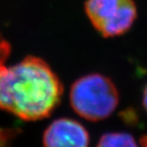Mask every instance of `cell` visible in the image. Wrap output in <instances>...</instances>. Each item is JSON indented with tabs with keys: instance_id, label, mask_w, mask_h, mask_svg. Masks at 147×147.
I'll list each match as a JSON object with an SVG mask.
<instances>
[{
	"instance_id": "obj_2",
	"label": "cell",
	"mask_w": 147,
	"mask_h": 147,
	"mask_svg": "<svg viewBox=\"0 0 147 147\" xmlns=\"http://www.w3.org/2000/svg\"><path fill=\"white\" fill-rule=\"evenodd\" d=\"M70 104L78 115L88 121L107 118L119 104V93L114 83L100 74H90L74 82Z\"/></svg>"
},
{
	"instance_id": "obj_9",
	"label": "cell",
	"mask_w": 147,
	"mask_h": 147,
	"mask_svg": "<svg viewBox=\"0 0 147 147\" xmlns=\"http://www.w3.org/2000/svg\"><path fill=\"white\" fill-rule=\"evenodd\" d=\"M141 147H147V136H144L140 140Z\"/></svg>"
},
{
	"instance_id": "obj_6",
	"label": "cell",
	"mask_w": 147,
	"mask_h": 147,
	"mask_svg": "<svg viewBox=\"0 0 147 147\" xmlns=\"http://www.w3.org/2000/svg\"><path fill=\"white\" fill-rule=\"evenodd\" d=\"M18 130L13 129H0V147H10L12 139L16 136Z\"/></svg>"
},
{
	"instance_id": "obj_1",
	"label": "cell",
	"mask_w": 147,
	"mask_h": 147,
	"mask_svg": "<svg viewBox=\"0 0 147 147\" xmlns=\"http://www.w3.org/2000/svg\"><path fill=\"white\" fill-rule=\"evenodd\" d=\"M63 85L40 58L29 56L12 67L0 65V109L24 121L48 117L59 106Z\"/></svg>"
},
{
	"instance_id": "obj_7",
	"label": "cell",
	"mask_w": 147,
	"mask_h": 147,
	"mask_svg": "<svg viewBox=\"0 0 147 147\" xmlns=\"http://www.w3.org/2000/svg\"><path fill=\"white\" fill-rule=\"evenodd\" d=\"M11 47L6 40L0 35V65H4L5 61L10 54Z\"/></svg>"
},
{
	"instance_id": "obj_4",
	"label": "cell",
	"mask_w": 147,
	"mask_h": 147,
	"mask_svg": "<svg viewBox=\"0 0 147 147\" xmlns=\"http://www.w3.org/2000/svg\"><path fill=\"white\" fill-rule=\"evenodd\" d=\"M89 141L86 129L80 122L67 118L51 123L43 138L45 147H88Z\"/></svg>"
},
{
	"instance_id": "obj_8",
	"label": "cell",
	"mask_w": 147,
	"mask_h": 147,
	"mask_svg": "<svg viewBox=\"0 0 147 147\" xmlns=\"http://www.w3.org/2000/svg\"><path fill=\"white\" fill-rule=\"evenodd\" d=\"M143 105L144 107L145 108L146 112H147V85L144 90V95H143Z\"/></svg>"
},
{
	"instance_id": "obj_3",
	"label": "cell",
	"mask_w": 147,
	"mask_h": 147,
	"mask_svg": "<svg viewBox=\"0 0 147 147\" xmlns=\"http://www.w3.org/2000/svg\"><path fill=\"white\" fill-rule=\"evenodd\" d=\"M85 12L92 25L105 37L127 32L136 18L134 0H87Z\"/></svg>"
},
{
	"instance_id": "obj_5",
	"label": "cell",
	"mask_w": 147,
	"mask_h": 147,
	"mask_svg": "<svg viewBox=\"0 0 147 147\" xmlns=\"http://www.w3.org/2000/svg\"><path fill=\"white\" fill-rule=\"evenodd\" d=\"M97 147H138L130 134L111 132L101 136Z\"/></svg>"
}]
</instances>
